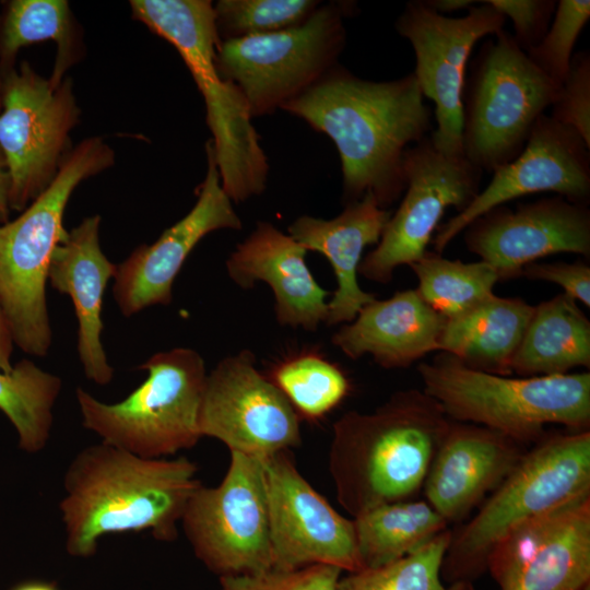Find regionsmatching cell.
<instances>
[{"mask_svg":"<svg viewBox=\"0 0 590 590\" xmlns=\"http://www.w3.org/2000/svg\"><path fill=\"white\" fill-rule=\"evenodd\" d=\"M281 109L327 134L341 160L343 200L370 192L386 209L405 190V151L433 131V110L413 72L361 79L338 64Z\"/></svg>","mask_w":590,"mask_h":590,"instance_id":"1","label":"cell"},{"mask_svg":"<svg viewBox=\"0 0 590 590\" xmlns=\"http://www.w3.org/2000/svg\"><path fill=\"white\" fill-rule=\"evenodd\" d=\"M186 457L143 458L104 441L79 451L62 480L59 510L69 555L93 556L108 534L148 531L174 542L186 506L201 485Z\"/></svg>","mask_w":590,"mask_h":590,"instance_id":"2","label":"cell"},{"mask_svg":"<svg viewBox=\"0 0 590 590\" xmlns=\"http://www.w3.org/2000/svg\"><path fill=\"white\" fill-rule=\"evenodd\" d=\"M450 422L435 399L414 388L396 391L373 412L344 413L333 424L329 449L338 503L354 518L413 499Z\"/></svg>","mask_w":590,"mask_h":590,"instance_id":"3","label":"cell"},{"mask_svg":"<svg viewBox=\"0 0 590 590\" xmlns=\"http://www.w3.org/2000/svg\"><path fill=\"white\" fill-rule=\"evenodd\" d=\"M134 19L172 44L200 91L221 185L243 202L266 189L269 164L240 91L215 66L220 39L208 0H133Z\"/></svg>","mask_w":590,"mask_h":590,"instance_id":"4","label":"cell"},{"mask_svg":"<svg viewBox=\"0 0 590 590\" xmlns=\"http://www.w3.org/2000/svg\"><path fill=\"white\" fill-rule=\"evenodd\" d=\"M111 148L91 137L71 149L50 185L11 222L0 224V303L14 344L46 356L52 340L46 284L52 253L63 239V214L83 180L114 164Z\"/></svg>","mask_w":590,"mask_h":590,"instance_id":"5","label":"cell"},{"mask_svg":"<svg viewBox=\"0 0 590 590\" xmlns=\"http://www.w3.org/2000/svg\"><path fill=\"white\" fill-rule=\"evenodd\" d=\"M590 494V432L544 436L451 532L440 578L451 590H473L495 544L511 529L567 502Z\"/></svg>","mask_w":590,"mask_h":590,"instance_id":"6","label":"cell"},{"mask_svg":"<svg viewBox=\"0 0 590 590\" xmlns=\"http://www.w3.org/2000/svg\"><path fill=\"white\" fill-rule=\"evenodd\" d=\"M417 371L424 392L451 421L485 426L523 445L543 438L547 424L589 430V373L512 378L469 368L445 352L418 364Z\"/></svg>","mask_w":590,"mask_h":590,"instance_id":"7","label":"cell"},{"mask_svg":"<svg viewBox=\"0 0 590 590\" xmlns=\"http://www.w3.org/2000/svg\"><path fill=\"white\" fill-rule=\"evenodd\" d=\"M139 369L146 379L116 403L75 391L82 425L101 441L143 458H164L202 438L199 414L208 373L201 355L175 347L152 355Z\"/></svg>","mask_w":590,"mask_h":590,"instance_id":"8","label":"cell"},{"mask_svg":"<svg viewBox=\"0 0 590 590\" xmlns=\"http://www.w3.org/2000/svg\"><path fill=\"white\" fill-rule=\"evenodd\" d=\"M485 40L462 96V150L482 172H495L523 150L558 86L504 28Z\"/></svg>","mask_w":590,"mask_h":590,"instance_id":"9","label":"cell"},{"mask_svg":"<svg viewBox=\"0 0 590 590\" xmlns=\"http://www.w3.org/2000/svg\"><path fill=\"white\" fill-rule=\"evenodd\" d=\"M347 13V4H320L297 26L220 42L217 72L240 91L252 118L270 115L337 66Z\"/></svg>","mask_w":590,"mask_h":590,"instance_id":"10","label":"cell"},{"mask_svg":"<svg viewBox=\"0 0 590 590\" xmlns=\"http://www.w3.org/2000/svg\"><path fill=\"white\" fill-rule=\"evenodd\" d=\"M0 103L9 209L23 211L50 185L71 151L80 108L69 78L54 85L26 61L0 73Z\"/></svg>","mask_w":590,"mask_h":590,"instance_id":"11","label":"cell"},{"mask_svg":"<svg viewBox=\"0 0 590 590\" xmlns=\"http://www.w3.org/2000/svg\"><path fill=\"white\" fill-rule=\"evenodd\" d=\"M194 555L219 577L258 574L273 567L262 461L231 452L217 486L202 484L181 518Z\"/></svg>","mask_w":590,"mask_h":590,"instance_id":"12","label":"cell"},{"mask_svg":"<svg viewBox=\"0 0 590 590\" xmlns=\"http://www.w3.org/2000/svg\"><path fill=\"white\" fill-rule=\"evenodd\" d=\"M506 19L486 0L460 17L432 10L425 0L409 1L396 21L398 34L412 46L413 71L424 97L434 103L436 128L433 145L449 156H464L462 150V96L465 69L475 44L504 28Z\"/></svg>","mask_w":590,"mask_h":590,"instance_id":"13","label":"cell"},{"mask_svg":"<svg viewBox=\"0 0 590 590\" xmlns=\"http://www.w3.org/2000/svg\"><path fill=\"white\" fill-rule=\"evenodd\" d=\"M403 169L404 197L358 267L361 275L378 283L390 282L399 266L422 259L445 211L461 212L481 190L483 172L464 156L439 152L429 135L405 151Z\"/></svg>","mask_w":590,"mask_h":590,"instance_id":"14","label":"cell"},{"mask_svg":"<svg viewBox=\"0 0 590 590\" xmlns=\"http://www.w3.org/2000/svg\"><path fill=\"white\" fill-rule=\"evenodd\" d=\"M299 421L285 396L257 369L248 350L223 358L206 376L199 430L231 452L262 460L298 447Z\"/></svg>","mask_w":590,"mask_h":590,"instance_id":"15","label":"cell"},{"mask_svg":"<svg viewBox=\"0 0 590 590\" xmlns=\"http://www.w3.org/2000/svg\"><path fill=\"white\" fill-rule=\"evenodd\" d=\"M288 450L262 459L274 569L330 565L363 569L353 519L340 515L299 473Z\"/></svg>","mask_w":590,"mask_h":590,"instance_id":"16","label":"cell"},{"mask_svg":"<svg viewBox=\"0 0 590 590\" xmlns=\"http://www.w3.org/2000/svg\"><path fill=\"white\" fill-rule=\"evenodd\" d=\"M500 590H586L590 582V494L530 518L487 558Z\"/></svg>","mask_w":590,"mask_h":590,"instance_id":"17","label":"cell"},{"mask_svg":"<svg viewBox=\"0 0 590 590\" xmlns=\"http://www.w3.org/2000/svg\"><path fill=\"white\" fill-rule=\"evenodd\" d=\"M539 192H554L586 205L590 199V148L576 130L546 114L535 122L521 153L493 172L489 184L471 203L437 229L434 252L441 253L455 237L487 211Z\"/></svg>","mask_w":590,"mask_h":590,"instance_id":"18","label":"cell"},{"mask_svg":"<svg viewBox=\"0 0 590 590\" xmlns=\"http://www.w3.org/2000/svg\"><path fill=\"white\" fill-rule=\"evenodd\" d=\"M205 151L206 174L193 208L152 245H141L117 266L113 293L126 317L150 306L170 304L174 281L199 241L214 231L243 226L222 188L211 140Z\"/></svg>","mask_w":590,"mask_h":590,"instance_id":"19","label":"cell"},{"mask_svg":"<svg viewBox=\"0 0 590 590\" xmlns=\"http://www.w3.org/2000/svg\"><path fill=\"white\" fill-rule=\"evenodd\" d=\"M469 250L491 264L499 280L554 253L590 256V210L563 197L539 199L512 210L496 206L464 231Z\"/></svg>","mask_w":590,"mask_h":590,"instance_id":"20","label":"cell"},{"mask_svg":"<svg viewBox=\"0 0 590 590\" xmlns=\"http://www.w3.org/2000/svg\"><path fill=\"white\" fill-rule=\"evenodd\" d=\"M485 426L451 421L424 481L425 500L447 523L465 519L527 451Z\"/></svg>","mask_w":590,"mask_h":590,"instance_id":"21","label":"cell"},{"mask_svg":"<svg viewBox=\"0 0 590 590\" xmlns=\"http://www.w3.org/2000/svg\"><path fill=\"white\" fill-rule=\"evenodd\" d=\"M307 249L269 222H258L253 232L226 260L228 276L241 288L266 282L274 295V311L281 326L315 331L328 317L329 292L308 269Z\"/></svg>","mask_w":590,"mask_h":590,"instance_id":"22","label":"cell"},{"mask_svg":"<svg viewBox=\"0 0 590 590\" xmlns=\"http://www.w3.org/2000/svg\"><path fill=\"white\" fill-rule=\"evenodd\" d=\"M99 215L84 219L67 232L55 249L48 281L52 288L70 296L79 323L78 352L84 375L96 385L109 384L114 369L102 343L103 297L117 266L99 244Z\"/></svg>","mask_w":590,"mask_h":590,"instance_id":"23","label":"cell"},{"mask_svg":"<svg viewBox=\"0 0 590 590\" xmlns=\"http://www.w3.org/2000/svg\"><path fill=\"white\" fill-rule=\"evenodd\" d=\"M390 216L391 212L367 192L347 203L334 219L302 215L288 226V235L307 251L322 253L333 268L337 290L328 303V326L353 321L376 298L359 287L358 267L364 249L378 244Z\"/></svg>","mask_w":590,"mask_h":590,"instance_id":"24","label":"cell"},{"mask_svg":"<svg viewBox=\"0 0 590 590\" xmlns=\"http://www.w3.org/2000/svg\"><path fill=\"white\" fill-rule=\"evenodd\" d=\"M445 323L416 290H405L365 305L331 341L352 359L369 354L384 368H404L439 352Z\"/></svg>","mask_w":590,"mask_h":590,"instance_id":"25","label":"cell"},{"mask_svg":"<svg viewBox=\"0 0 590 590\" xmlns=\"http://www.w3.org/2000/svg\"><path fill=\"white\" fill-rule=\"evenodd\" d=\"M534 306L518 297L493 295L470 311L446 320L439 352L469 368L511 375V361L533 315Z\"/></svg>","mask_w":590,"mask_h":590,"instance_id":"26","label":"cell"},{"mask_svg":"<svg viewBox=\"0 0 590 590\" xmlns=\"http://www.w3.org/2000/svg\"><path fill=\"white\" fill-rule=\"evenodd\" d=\"M590 366V321L565 293L534 306L511 361L520 377L564 375Z\"/></svg>","mask_w":590,"mask_h":590,"instance_id":"27","label":"cell"},{"mask_svg":"<svg viewBox=\"0 0 590 590\" xmlns=\"http://www.w3.org/2000/svg\"><path fill=\"white\" fill-rule=\"evenodd\" d=\"M353 523L363 569L397 562L448 529L426 500L415 499L376 506L354 517Z\"/></svg>","mask_w":590,"mask_h":590,"instance_id":"28","label":"cell"},{"mask_svg":"<svg viewBox=\"0 0 590 590\" xmlns=\"http://www.w3.org/2000/svg\"><path fill=\"white\" fill-rule=\"evenodd\" d=\"M46 40H52L57 46L49 80L58 85L76 57L69 3L64 0L10 1L0 21V73L14 67L20 49Z\"/></svg>","mask_w":590,"mask_h":590,"instance_id":"29","label":"cell"},{"mask_svg":"<svg viewBox=\"0 0 590 590\" xmlns=\"http://www.w3.org/2000/svg\"><path fill=\"white\" fill-rule=\"evenodd\" d=\"M61 386L58 376L30 359L17 362L8 373L0 370V411L15 428L24 452L38 453L47 446Z\"/></svg>","mask_w":590,"mask_h":590,"instance_id":"30","label":"cell"},{"mask_svg":"<svg viewBox=\"0 0 590 590\" xmlns=\"http://www.w3.org/2000/svg\"><path fill=\"white\" fill-rule=\"evenodd\" d=\"M266 376L288 400L299 418L316 422L337 408L351 390L339 365L318 349H303L272 364Z\"/></svg>","mask_w":590,"mask_h":590,"instance_id":"31","label":"cell"},{"mask_svg":"<svg viewBox=\"0 0 590 590\" xmlns=\"http://www.w3.org/2000/svg\"><path fill=\"white\" fill-rule=\"evenodd\" d=\"M422 299L446 320L457 318L491 298L500 281L497 271L485 261L450 260L428 252L410 266Z\"/></svg>","mask_w":590,"mask_h":590,"instance_id":"32","label":"cell"},{"mask_svg":"<svg viewBox=\"0 0 590 590\" xmlns=\"http://www.w3.org/2000/svg\"><path fill=\"white\" fill-rule=\"evenodd\" d=\"M449 529L418 551L391 564L340 577L334 590H451L440 578Z\"/></svg>","mask_w":590,"mask_h":590,"instance_id":"33","label":"cell"},{"mask_svg":"<svg viewBox=\"0 0 590 590\" xmlns=\"http://www.w3.org/2000/svg\"><path fill=\"white\" fill-rule=\"evenodd\" d=\"M319 5L316 0H220L213 4L214 23L225 42L297 26Z\"/></svg>","mask_w":590,"mask_h":590,"instance_id":"34","label":"cell"},{"mask_svg":"<svg viewBox=\"0 0 590 590\" xmlns=\"http://www.w3.org/2000/svg\"><path fill=\"white\" fill-rule=\"evenodd\" d=\"M590 19L589 0H559L552 22L528 58L558 87L565 80L578 37Z\"/></svg>","mask_w":590,"mask_h":590,"instance_id":"35","label":"cell"},{"mask_svg":"<svg viewBox=\"0 0 590 590\" xmlns=\"http://www.w3.org/2000/svg\"><path fill=\"white\" fill-rule=\"evenodd\" d=\"M551 117L576 130L590 148V55H573L569 71L551 105Z\"/></svg>","mask_w":590,"mask_h":590,"instance_id":"36","label":"cell"},{"mask_svg":"<svg viewBox=\"0 0 590 590\" xmlns=\"http://www.w3.org/2000/svg\"><path fill=\"white\" fill-rule=\"evenodd\" d=\"M342 570L330 565H310L295 570H270L220 577L219 590H334Z\"/></svg>","mask_w":590,"mask_h":590,"instance_id":"37","label":"cell"},{"mask_svg":"<svg viewBox=\"0 0 590 590\" xmlns=\"http://www.w3.org/2000/svg\"><path fill=\"white\" fill-rule=\"evenodd\" d=\"M508 17L514 27L512 38L524 51L535 47L545 35L556 8L554 0H486Z\"/></svg>","mask_w":590,"mask_h":590,"instance_id":"38","label":"cell"},{"mask_svg":"<svg viewBox=\"0 0 590 590\" xmlns=\"http://www.w3.org/2000/svg\"><path fill=\"white\" fill-rule=\"evenodd\" d=\"M521 275L555 283L576 302L590 306V267L585 262H532L522 269Z\"/></svg>","mask_w":590,"mask_h":590,"instance_id":"39","label":"cell"},{"mask_svg":"<svg viewBox=\"0 0 590 590\" xmlns=\"http://www.w3.org/2000/svg\"><path fill=\"white\" fill-rule=\"evenodd\" d=\"M13 338L5 315L0 303V370L10 371L13 368L11 355L13 352Z\"/></svg>","mask_w":590,"mask_h":590,"instance_id":"40","label":"cell"},{"mask_svg":"<svg viewBox=\"0 0 590 590\" xmlns=\"http://www.w3.org/2000/svg\"><path fill=\"white\" fill-rule=\"evenodd\" d=\"M425 2L435 12L448 16L450 13L470 9L477 0H425Z\"/></svg>","mask_w":590,"mask_h":590,"instance_id":"41","label":"cell"},{"mask_svg":"<svg viewBox=\"0 0 590 590\" xmlns=\"http://www.w3.org/2000/svg\"><path fill=\"white\" fill-rule=\"evenodd\" d=\"M9 210V174L0 150V215L7 221Z\"/></svg>","mask_w":590,"mask_h":590,"instance_id":"42","label":"cell"},{"mask_svg":"<svg viewBox=\"0 0 590 590\" xmlns=\"http://www.w3.org/2000/svg\"><path fill=\"white\" fill-rule=\"evenodd\" d=\"M11 590H59L52 582L46 581H26L16 585Z\"/></svg>","mask_w":590,"mask_h":590,"instance_id":"43","label":"cell"},{"mask_svg":"<svg viewBox=\"0 0 590 590\" xmlns=\"http://www.w3.org/2000/svg\"><path fill=\"white\" fill-rule=\"evenodd\" d=\"M7 221L0 215V224L5 223Z\"/></svg>","mask_w":590,"mask_h":590,"instance_id":"44","label":"cell"}]
</instances>
